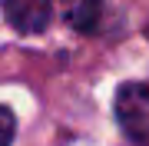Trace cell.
<instances>
[{"label": "cell", "mask_w": 149, "mask_h": 146, "mask_svg": "<svg viewBox=\"0 0 149 146\" xmlns=\"http://www.w3.org/2000/svg\"><path fill=\"white\" fill-rule=\"evenodd\" d=\"M116 123L133 146H149V83H123L113 100Z\"/></svg>", "instance_id": "6da1fadb"}, {"label": "cell", "mask_w": 149, "mask_h": 146, "mask_svg": "<svg viewBox=\"0 0 149 146\" xmlns=\"http://www.w3.org/2000/svg\"><path fill=\"white\" fill-rule=\"evenodd\" d=\"M0 10H3L7 23L23 37L43 33L50 27V17H53L50 0H0Z\"/></svg>", "instance_id": "7a4b0ae2"}, {"label": "cell", "mask_w": 149, "mask_h": 146, "mask_svg": "<svg viewBox=\"0 0 149 146\" xmlns=\"http://www.w3.org/2000/svg\"><path fill=\"white\" fill-rule=\"evenodd\" d=\"M103 17V0H63V20L76 33H96Z\"/></svg>", "instance_id": "3957f363"}, {"label": "cell", "mask_w": 149, "mask_h": 146, "mask_svg": "<svg viewBox=\"0 0 149 146\" xmlns=\"http://www.w3.org/2000/svg\"><path fill=\"white\" fill-rule=\"evenodd\" d=\"M13 136H17V116L10 106L0 103V146H13Z\"/></svg>", "instance_id": "277c9868"}]
</instances>
